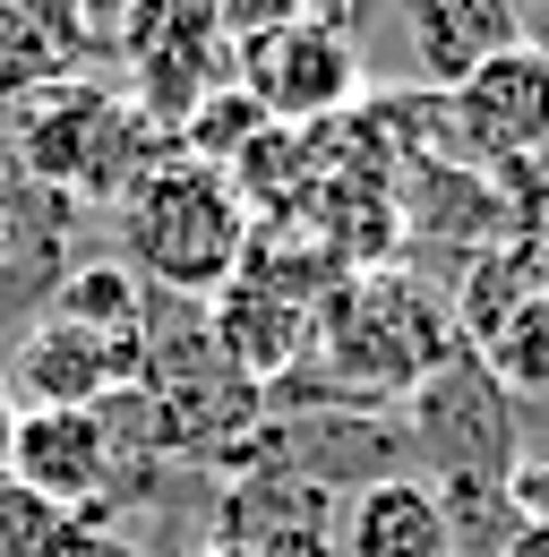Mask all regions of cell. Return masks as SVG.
Returning a JSON list of instances; mask_svg holds the SVG:
<instances>
[{
    "label": "cell",
    "instance_id": "cell-11",
    "mask_svg": "<svg viewBox=\"0 0 549 557\" xmlns=\"http://www.w3.org/2000/svg\"><path fill=\"white\" fill-rule=\"evenodd\" d=\"M335 557H455V523L447 497L420 472H378L343 497V532Z\"/></svg>",
    "mask_w": 549,
    "mask_h": 557
},
{
    "label": "cell",
    "instance_id": "cell-9",
    "mask_svg": "<svg viewBox=\"0 0 549 557\" xmlns=\"http://www.w3.org/2000/svg\"><path fill=\"white\" fill-rule=\"evenodd\" d=\"M137 369H146V335H95L69 318H35L9 377L26 386V404H77L86 412V404L137 386Z\"/></svg>",
    "mask_w": 549,
    "mask_h": 557
},
{
    "label": "cell",
    "instance_id": "cell-12",
    "mask_svg": "<svg viewBox=\"0 0 549 557\" xmlns=\"http://www.w3.org/2000/svg\"><path fill=\"white\" fill-rule=\"evenodd\" d=\"M0 557H112V541L35 488L0 481Z\"/></svg>",
    "mask_w": 549,
    "mask_h": 557
},
{
    "label": "cell",
    "instance_id": "cell-7",
    "mask_svg": "<svg viewBox=\"0 0 549 557\" xmlns=\"http://www.w3.org/2000/svg\"><path fill=\"white\" fill-rule=\"evenodd\" d=\"M9 481L52 497V506H69V515H86L103 532V515L121 497V455H112L103 412L95 404L86 412L77 404H26L17 412V446H9Z\"/></svg>",
    "mask_w": 549,
    "mask_h": 557
},
{
    "label": "cell",
    "instance_id": "cell-13",
    "mask_svg": "<svg viewBox=\"0 0 549 557\" xmlns=\"http://www.w3.org/2000/svg\"><path fill=\"white\" fill-rule=\"evenodd\" d=\"M473 360L515 395V404H524V395H549V292H533V300H524V309H515Z\"/></svg>",
    "mask_w": 549,
    "mask_h": 557
},
{
    "label": "cell",
    "instance_id": "cell-1",
    "mask_svg": "<svg viewBox=\"0 0 549 557\" xmlns=\"http://www.w3.org/2000/svg\"><path fill=\"white\" fill-rule=\"evenodd\" d=\"M318 369H327V395L343 412H378L412 395L438 360H455V309L429 300L412 275L378 267V275H343L318 300Z\"/></svg>",
    "mask_w": 549,
    "mask_h": 557
},
{
    "label": "cell",
    "instance_id": "cell-2",
    "mask_svg": "<svg viewBox=\"0 0 549 557\" xmlns=\"http://www.w3.org/2000/svg\"><path fill=\"white\" fill-rule=\"evenodd\" d=\"M121 223V267L146 292H181V300H215L249 258V207L232 189V172L190 163L181 146L112 207Z\"/></svg>",
    "mask_w": 549,
    "mask_h": 557
},
{
    "label": "cell",
    "instance_id": "cell-16",
    "mask_svg": "<svg viewBox=\"0 0 549 557\" xmlns=\"http://www.w3.org/2000/svg\"><path fill=\"white\" fill-rule=\"evenodd\" d=\"M9 446H17V386L0 377V481H9Z\"/></svg>",
    "mask_w": 549,
    "mask_h": 557
},
{
    "label": "cell",
    "instance_id": "cell-8",
    "mask_svg": "<svg viewBox=\"0 0 549 557\" xmlns=\"http://www.w3.org/2000/svg\"><path fill=\"white\" fill-rule=\"evenodd\" d=\"M206 335H215V351H223L232 377H249V386L267 395L274 377L318 344V300H309V292H283V283H267V275L241 267V275L206 300Z\"/></svg>",
    "mask_w": 549,
    "mask_h": 557
},
{
    "label": "cell",
    "instance_id": "cell-18",
    "mask_svg": "<svg viewBox=\"0 0 549 557\" xmlns=\"http://www.w3.org/2000/svg\"><path fill=\"white\" fill-rule=\"evenodd\" d=\"M206 557H215V549H206Z\"/></svg>",
    "mask_w": 549,
    "mask_h": 557
},
{
    "label": "cell",
    "instance_id": "cell-3",
    "mask_svg": "<svg viewBox=\"0 0 549 557\" xmlns=\"http://www.w3.org/2000/svg\"><path fill=\"white\" fill-rule=\"evenodd\" d=\"M232 86L267 112L274 129H327L369 103V61L343 17H292L232 44Z\"/></svg>",
    "mask_w": 549,
    "mask_h": 557
},
{
    "label": "cell",
    "instance_id": "cell-14",
    "mask_svg": "<svg viewBox=\"0 0 549 557\" xmlns=\"http://www.w3.org/2000/svg\"><path fill=\"white\" fill-rule=\"evenodd\" d=\"M52 86H69L61 52L44 44V26L26 17V0H0V112H26Z\"/></svg>",
    "mask_w": 549,
    "mask_h": 557
},
{
    "label": "cell",
    "instance_id": "cell-17",
    "mask_svg": "<svg viewBox=\"0 0 549 557\" xmlns=\"http://www.w3.org/2000/svg\"><path fill=\"white\" fill-rule=\"evenodd\" d=\"M507 557H549V523H515V541H507Z\"/></svg>",
    "mask_w": 549,
    "mask_h": 557
},
{
    "label": "cell",
    "instance_id": "cell-15",
    "mask_svg": "<svg viewBox=\"0 0 549 557\" xmlns=\"http://www.w3.org/2000/svg\"><path fill=\"white\" fill-rule=\"evenodd\" d=\"M292 17H327V0H215V26L241 44V35H267V26H292Z\"/></svg>",
    "mask_w": 549,
    "mask_h": 557
},
{
    "label": "cell",
    "instance_id": "cell-5",
    "mask_svg": "<svg viewBox=\"0 0 549 557\" xmlns=\"http://www.w3.org/2000/svg\"><path fill=\"white\" fill-rule=\"evenodd\" d=\"M438 103H447V138H455L464 163H480V172L549 163V44L524 35L515 52H498L489 70H473Z\"/></svg>",
    "mask_w": 549,
    "mask_h": 557
},
{
    "label": "cell",
    "instance_id": "cell-10",
    "mask_svg": "<svg viewBox=\"0 0 549 557\" xmlns=\"http://www.w3.org/2000/svg\"><path fill=\"white\" fill-rule=\"evenodd\" d=\"M412 35V86L455 95L473 70L524 44V0H395Z\"/></svg>",
    "mask_w": 549,
    "mask_h": 557
},
{
    "label": "cell",
    "instance_id": "cell-4",
    "mask_svg": "<svg viewBox=\"0 0 549 557\" xmlns=\"http://www.w3.org/2000/svg\"><path fill=\"white\" fill-rule=\"evenodd\" d=\"M412 437H420L429 488H507L515 481V395L473 351L438 360L412 386Z\"/></svg>",
    "mask_w": 549,
    "mask_h": 557
},
{
    "label": "cell",
    "instance_id": "cell-6",
    "mask_svg": "<svg viewBox=\"0 0 549 557\" xmlns=\"http://www.w3.org/2000/svg\"><path fill=\"white\" fill-rule=\"evenodd\" d=\"M335 532H343V497L327 481L283 472V463L223 472L215 557H335Z\"/></svg>",
    "mask_w": 549,
    "mask_h": 557
}]
</instances>
